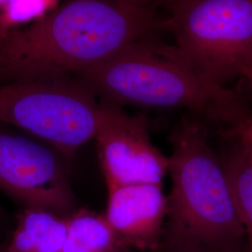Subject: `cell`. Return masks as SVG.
<instances>
[{
	"mask_svg": "<svg viewBox=\"0 0 252 252\" xmlns=\"http://www.w3.org/2000/svg\"><path fill=\"white\" fill-rule=\"evenodd\" d=\"M162 7L145 0L62 3L0 38V84L74 78L136 40L169 31Z\"/></svg>",
	"mask_w": 252,
	"mask_h": 252,
	"instance_id": "6da1fadb",
	"label": "cell"
},
{
	"mask_svg": "<svg viewBox=\"0 0 252 252\" xmlns=\"http://www.w3.org/2000/svg\"><path fill=\"white\" fill-rule=\"evenodd\" d=\"M80 81L101 104L123 108H187L224 124L228 131L252 108L236 91L216 85L157 35L146 36L78 73Z\"/></svg>",
	"mask_w": 252,
	"mask_h": 252,
	"instance_id": "7a4b0ae2",
	"label": "cell"
},
{
	"mask_svg": "<svg viewBox=\"0 0 252 252\" xmlns=\"http://www.w3.org/2000/svg\"><path fill=\"white\" fill-rule=\"evenodd\" d=\"M169 142L172 188L159 251L248 252L225 172L204 126L194 119L182 118Z\"/></svg>",
	"mask_w": 252,
	"mask_h": 252,
	"instance_id": "3957f363",
	"label": "cell"
},
{
	"mask_svg": "<svg viewBox=\"0 0 252 252\" xmlns=\"http://www.w3.org/2000/svg\"><path fill=\"white\" fill-rule=\"evenodd\" d=\"M175 47L207 81L226 87L252 68V0L162 1Z\"/></svg>",
	"mask_w": 252,
	"mask_h": 252,
	"instance_id": "277c9868",
	"label": "cell"
},
{
	"mask_svg": "<svg viewBox=\"0 0 252 252\" xmlns=\"http://www.w3.org/2000/svg\"><path fill=\"white\" fill-rule=\"evenodd\" d=\"M102 105L74 78L0 84V125L52 146L71 162L94 137Z\"/></svg>",
	"mask_w": 252,
	"mask_h": 252,
	"instance_id": "5b68a950",
	"label": "cell"
},
{
	"mask_svg": "<svg viewBox=\"0 0 252 252\" xmlns=\"http://www.w3.org/2000/svg\"><path fill=\"white\" fill-rule=\"evenodd\" d=\"M70 167L52 146L0 125V189L22 208L70 216L79 208Z\"/></svg>",
	"mask_w": 252,
	"mask_h": 252,
	"instance_id": "8992f818",
	"label": "cell"
},
{
	"mask_svg": "<svg viewBox=\"0 0 252 252\" xmlns=\"http://www.w3.org/2000/svg\"><path fill=\"white\" fill-rule=\"evenodd\" d=\"M102 105L94 137L108 188L135 184H162L169 160L151 141L143 114Z\"/></svg>",
	"mask_w": 252,
	"mask_h": 252,
	"instance_id": "52a82bcc",
	"label": "cell"
},
{
	"mask_svg": "<svg viewBox=\"0 0 252 252\" xmlns=\"http://www.w3.org/2000/svg\"><path fill=\"white\" fill-rule=\"evenodd\" d=\"M104 215L120 248L138 252L160 249L167 216L162 184H135L108 188Z\"/></svg>",
	"mask_w": 252,
	"mask_h": 252,
	"instance_id": "ba28073f",
	"label": "cell"
},
{
	"mask_svg": "<svg viewBox=\"0 0 252 252\" xmlns=\"http://www.w3.org/2000/svg\"><path fill=\"white\" fill-rule=\"evenodd\" d=\"M66 234V217L44 209L21 208L3 244L9 252H61Z\"/></svg>",
	"mask_w": 252,
	"mask_h": 252,
	"instance_id": "9c48e42d",
	"label": "cell"
},
{
	"mask_svg": "<svg viewBox=\"0 0 252 252\" xmlns=\"http://www.w3.org/2000/svg\"><path fill=\"white\" fill-rule=\"evenodd\" d=\"M66 221L67 234L61 252H113L120 248L104 214L78 208Z\"/></svg>",
	"mask_w": 252,
	"mask_h": 252,
	"instance_id": "30bf717a",
	"label": "cell"
},
{
	"mask_svg": "<svg viewBox=\"0 0 252 252\" xmlns=\"http://www.w3.org/2000/svg\"><path fill=\"white\" fill-rule=\"evenodd\" d=\"M237 146L220 162L245 230L248 252H252V162L238 141Z\"/></svg>",
	"mask_w": 252,
	"mask_h": 252,
	"instance_id": "8fae6325",
	"label": "cell"
},
{
	"mask_svg": "<svg viewBox=\"0 0 252 252\" xmlns=\"http://www.w3.org/2000/svg\"><path fill=\"white\" fill-rule=\"evenodd\" d=\"M59 5L55 0H0V38L41 21Z\"/></svg>",
	"mask_w": 252,
	"mask_h": 252,
	"instance_id": "7c38bea8",
	"label": "cell"
},
{
	"mask_svg": "<svg viewBox=\"0 0 252 252\" xmlns=\"http://www.w3.org/2000/svg\"><path fill=\"white\" fill-rule=\"evenodd\" d=\"M227 135L230 137L237 138V141L252 162V110L242 122L232 130L227 131Z\"/></svg>",
	"mask_w": 252,
	"mask_h": 252,
	"instance_id": "4fadbf2b",
	"label": "cell"
},
{
	"mask_svg": "<svg viewBox=\"0 0 252 252\" xmlns=\"http://www.w3.org/2000/svg\"><path fill=\"white\" fill-rule=\"evenodd\" d=\"M14 227L12 220L6 209L0 205V245L6 242Z\"/></svg>",
	"mask_w": 252,
	"mask_h": 252,
	"instance_id": "5bb4252c",
	"label": "cell"
},
{
	"mask_svg": "<svg viewBox=\"0 0 252 252\" xmlns=\"http://www.w3.org/2000/svg\"><path fill=\"white\" fill-rule=\"evenodd\" d=\"M113 252H135V251H132V250H129V249H126V248H119L116 251H114Z\"/></svg>",
	"mask_w": 252,
	"mask_h": 252,
	"instance_id": "9a60e30c",
	"label": "cell"
},
{
	"mask_svg": "<svg viewBox=\"0 0 252 252\" xmlns=\"http://www.w3.org/2000/svg\"><path fill=\"white\" fill-rule=\"evenodd\" d=\"M247 81H249L251 84L252 85V68L251 69V71L248 73V75L246 76V78H245Z\"/></svg>",
	"mask_w": 252,
	"mask_h": 252,
	"instance_id": "2e32d148",
	"label": "cell"
},
{
	"mask_svg": "<svg viewBox=\"0 0 252 252\" xmlns=\"http://www.w3.org/2000/svg\"><path fill=\"white\" fill-rule=\"evenodd\" d=\"M0 252H9L6 250L4 244H1V245H0Z\"/></svg>",
	"mask_w": 252,
	"mask_h": 252,
	"instance_id": "e0dca14e",
	"label": "cell"
},
{
	"mask_svg": "<svg viewBox=\"0 0 252 252\" xmlns=\"http://www.w3.org/2000/svg\"><path fill=\"white\" fill-rule=\"evenodd\" d=\"M161 252V251H159V250H158V251H155V252Z\"/></svg>",
	"mask_w": 252,
	"mask_h": 252,
	"instance_id": "ac0fdd59",
	"label": "cell"
}]
</instances>
